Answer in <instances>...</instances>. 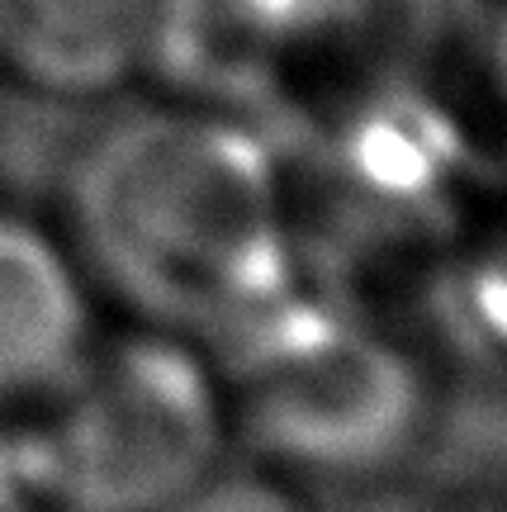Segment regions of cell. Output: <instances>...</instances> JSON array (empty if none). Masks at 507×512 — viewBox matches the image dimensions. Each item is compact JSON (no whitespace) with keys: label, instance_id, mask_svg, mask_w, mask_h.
I'll use <instances>...</instances> for the list:
<instances>
[{"label":"cell","instance_id":"cell-1","mask_svg":"<svg viewBox=\"0 0 507 512\" xmlns=\"http://www.w3.org/2000/svg\"><path fill=\"white\" fill-rule=\"evenodd\" d=\"M57 204L114 299L214 347L299 285L261 128L195 105L95 114Z\"/></svg>","mask_w":507,"mask_h":512},{"label":"cell","instance_id":"cell-3","mask_svg":"<svg viewBox=\"0 0 507 512\" xmlns=\"http://www.w3.org/2000/svg\"><path fill=\"white\" fill-rule=\"evenodd\" d=\"M29 422L43 512H166L223 460L228 403L176 332L91 347Z\"/></svg>","mask_w":507,"mask_h":512},{"label":"cell","instance_id":"cell-10","mask_svg":"<svg viewBox=\"0 0 507 512\" xmlns=\"http://www.w3.org/2000/svg\"><path fill=\"white\" fill-rule=\"evenodd\" d=\"M474 119H493L498 128H507V5L503 10H489V24H484Z\"/></svg>","mask_w":507,"mask_h":512},{"label":"cell","instance_id":"cell-2","mask_svg":"<svg viewBox=\"0 0 507 512\" xmlns=\"http://www.w3.org/2000/svg\"><path fill=\"white\" fill-rule=\"evenodd\" d=\"M209 351L247 451L308 484L323 512L380 503L417 479L436 399L403 337L294 285Z\"/></svg>","mask_w":507,"mask_h":512},{"label":"cell","instance_id":"cell-9","mask_svg":"<svg viewBox=\"0 0 507 512\" xmlns=\"http://www.w3.org/2000/svg\"><path fill=\"white\" fill-rule=\"evenodd\" d=\"M0 512H43L34 432L10 418V408H0Z\"/></svg>","mask_w":507,"mask_h":512},{"label":"cell","instance_id":"cell-4","mask_svg":"<svg viewBox=\"0 0 507 512\" xmlns=\"http://www.w3.org/2000/svg\"><path fill=\"white\" fill-rule=\"evenodd\" d=\"M294 24L285 0H157L143 76L176 105L256 124L271 105Z\"/></svg>","mask_w":507,"mask_h":512},{"label":"cell","instance_id":"cell-8","mask_svg":"<svg viewBox=\"0 0 507 512\" xmlns=\"http://www.w3.org/2000/svg\"><path fill=\"white\" fill-rule=\"evenodd\" d=\"M166 512H313L280 484L271 470H214Z\"/></svg>","mask_w":507,"mask_h":512},{"label":"cell","instance_id":"cell-7","mask_svg":"<svg viewBox=\"0 0 507 512\" xmlns=\"http://www.w3.org/2000/svg\"><path fill=\"white\" fill-rule=\"evenodd\" d=\"M436 342L479 366L507 370V214L465 256H451L441 285Z\"/></svg>","mask_w":507,"mask_h":512},{"label":"cell","instance_id":"cell-6","mask_svg":"<svg viewBox=\"0 0 507 512\" xmlns=\"http://www.w3.org/2000/svg\"><path fill=\"white\" fill-rule=\"evenodd\" d=\"M157 0H0V76L95 105L143 76Z\"/></svg>","mask_w":507,"mask_h":512},{"label":"cell","instance_id":"cell-5","mask_svg":"<svg viewBox=\"0 0 507 512\" xmlns=\"http://www.w3.org/2000/svg\"><path fill=\"white\" fill-rule=\"evenodd\" d=\"M81 275L29 214L0 209V408H38L91 351Z\"/></svg>","mask_w":507,"mask_h":512}]
</instances>
